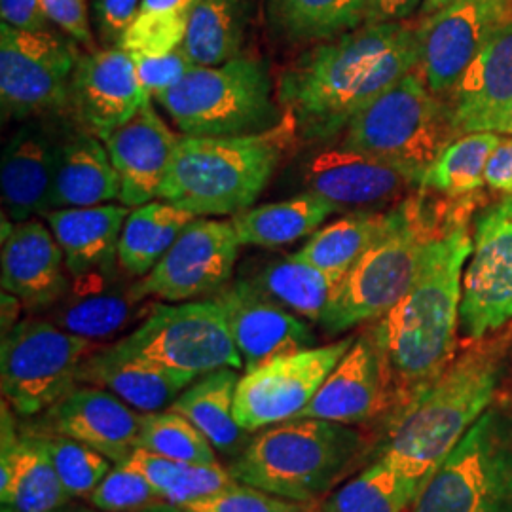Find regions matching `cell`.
Returning <instances> with one entry per match:
<instances>
[{"label": "cell", "mask_w": 512, "mask_h": 512, "mask_svg": "<svg viewBox=\"0 0 512 512\" xmlns=\"http://www.w3.org/2000/svg\"><path fill=\"white\" fill-rule=\"evenodd\" d=\"M454 139L446 103L427 88L420 69L382 93L342 135L344 145L403 169L420 184Z\"/></svg>", "instance_id": "8"}, {"label": "cell", "mask_w": 512, "mask_h": 512, "mask_svg": "<svg viewBox=\"0 0 512 512\" xmlns=\"http://www.w3.org/2000/svg\"><path fill=\"white\" fill-rule=\"evenodd\" d=\"M476 203L475 194L454 200L448 219L425 249L416 281L368 329L384 368L389 421L435 384L458 355L463 275L473 251L469 228Z\"/></svg>", "instance_id": "1"}, {"label": "cell", "mask_w": 512, "mask_h": 512, "mask_svg": "<svg viewBox=\"0 0 512 512\" xmlns=\"http://www.w3.org/2000/svg\"><path fill=\"white\" fill-rule=\"evenodd\" d=\"M57 512H105L99 511V509H95L92 505H82V503H67L63 509H59Z\"/></svg>", "instance_id": "55"}, {"label": "cell", "mask_w": 512, "mask_h": 512, "mask_svg": "<svg viewBox=\"0 0 512 512\" xmlns=\"http://www.w3.org/2000/svg\"><path fill=\"white\" fill-rule=\"evenodd\" d=\"M294 137L298 133L287 114L279 126L262 133L232 137L179 135L160 200L196 217L243 213L266 190Z\"/></svg>", "instance_id": "4"}, {"label": "cell", "mask_w": 512, "mask_h": 512, "mask_svg": "<svg viewBox=\"0 0 512 512\" xmlns=\"http://www.w3.org/2000/svg\"><path fill=\"white\" fill-rule=\"evenodd\" d=\"M190 376L165 370L110 346L95 349L78 372V384L107 389L141 414L171 408L188 385Z\"/></svg>", "instance_id": "27"}, {"label": "cell", "mask_w": 512, "mask_h": 512, "mask_svg": "<svg viewBox=\"0 0 512 512\" xmlns=\"http://www.w3.org/2000/svg\"><path fill=\"white\" fill-rule=\"evenodd\" d=\"M448 2H452V0H423L420 8L421 18H427V16L435 14L442 6H446Z\"/></svg>", "instance_id": "54"}, {"label": "cell", "mask_w": 512, "mask_h": 512, "mask_svg": "<svg viewBox=\"0 0 512 512\" xmlns=\"http://www.w3.org/2000/svg\"><path fill=\"white\" fill-rule=\"evenodd\" d=\"M59 139L54 129L33 118L6 143L0 165V186L2 203L12 222H25L52 211Z\"/></svg>", "instance_id": "25"}, {"label": "cell", "mask_w": 512, "mask_h": 512, "mask_svg": "<svg viewBox=\"0 0 512 512\" xmlns=\"http://www.w3.org/2000/svg\"><path fill=\"white\" fill-rule=\"evenodd\" d=\"M243 279L294 315L321 323L338 281L296 255L275 256L245 268Z\"/></svg>", "instance_id": "32"}, {"label": "cell", "mask_w": 512, "mask_h": 512, "mask_svg": "<svg viewBox=\"0 0 512 512\" xmlns=\"http://www.w3.org/2000/svg\"><path fill=\"white\" fill-rule=\"evenodd\" d=\"M38 420L29 425V433L78 440L114 465H122L139 448L143 414L107 389L78 384Z\"/></svg>", "instance_id": "19"}, {"label": "cell", "mask_w": 512, "mask_h": 512, "mask_svg": "<svg viewBox=\"0 0 512 512\" xmlns=\"http://www.w3.org/2000/svg\"><path fill=\"white\" fill-rule=\"evenodd\" d=\"M471 236L459 330L480 340L512 321V194L476 215Z\"/></svg>", "instance_id": "13"}, {"label": "cell", "mask_w": 512, "mask_h": 512, "mask_svg": "<svg viewBox=\"0 0 512 512\" xmlns=\"http://www.w3.org/2000/svg\"><path fill=\"white\" fill-rule=\"evenodd\" d=\"M241 241L232 220L198 217L162 260L137 281L139 293L167 304L219 294L232 279Z\"/></svg>", "instance_id": "15"}, {"label": "cell", "mask_w": 512, "mask_h": 512, "mask_svg": "<svg viewBox=\"0 0 512 512\" xmlns=\"http://www.w3.org/2000/svg\"><path fill=\"white\" fill-rule=\"evenodd\" d=\"M12 412L8 403H2V507L16 512H57L73 499L65 492L40 440L23 431L18 433Z\"/></svg>", "instance_id": "26"}, {"label": "cell", "mask_w": 512, "mask_h": 512, "mask_svg": "<svg viewBox=\"0 0 512 512\" xmlns=\"http://www.w3.org/2000/svg\"><path fill=\"white\" fill-rule=\"evenodd\" d=\"M389 416L380 355L366 330L334 366L329 378L298 418L334 421L342 425H366Z\"/></svg>", "instance_id": "24"}, {"label": "cell", "mask_w": 512, "mask_h": 512, "mask_svg": "<svg viewBox=\"0 0 512 512\" xmlns=\"http://www.w3.org/2000/svg\"><path fill=\"white\" fill-rule=\"evenodd\" d=\"M50 21L76 44L95 50L86 0H42Z\"/></svg>", "instance_id": "47"}, {"label": "cell", "mask_w": 512, "mask_h": 512, "mask_svg": "<svg viewBox=\"0 0 512 512\" xmlns=\"http://www.w3.org/2000/svg\"><path fill=\"white\" fill-rule=\"evenodd\" d=\"M236 368H220L188 385L171 410L192 421L222 456L238 458L251 440L236 420Z\"/></svg>", "instance_id": "31"}, {"label": "cell", "mask_w": 512, "mask_h": 512, "mask_svg": "<svg viewBox=\"0 0 512 512\" xmlns=\"http://www.w3.org/2000/svg\"><path fill=\"white\" fill-rule=\"evenodd\" d=\"M420 69L427 88L444 99L492 38L512 23V0H452L421 18Z\"/></svg>", "instance_id": "16"}, {"label": "cell", "mask_w": 512, "mask_h": 512, "mask_svg": "<svg viewBox=\"0 0 512 512\" xmlns=\"http://www.w3.org/2000/svg\"><path fill=\"white\" fill-rule=\"evenodd\" d=\"M148 101L129 52L114 46L80 55L67 105L80 128L101 137L128 122Z\"/></svg>", "instance_id": "20"}, {"label": "cell", "mask_w": 512, "mask_h": 512, "mask_svg": "<svg viewBox=\"0 0 512 512\" xmlns=\"http://www.w3.org/2000/svg\"><path fill=\"white\" fill-rule=\"evenodd\" d=\"M353 342L355 338L349 336L329 346L279 357L245 372L236 389L239 425L247 433H258L277 423L296 420Z\"/></svg>", "instance_id": "14"}, {"label": "cell", "mask_w": 512, "mask_h": 512, "mask_svg": "<svg viewBox=\"0 0 512 512\" xmlns=\"http://www.w3.org/2000/svg\"><path fill=\"white\" fill-rule=\"evenodd\" d=\"M2 23L27 31H44L50 25L42 0H0Z\"/></svg>", "instance_id": "48"}, {"label": "cell", "mask_w": 512, "mask_h": 512, "mask_svg": "<svg viewBox=\"0 0 512 512\" xmlns=\"http://www.w3.org/2000/svg\"><path fill=\"white\" fill-rule=\"evenodd\" d=\"M478 131H492V133H499V135H512V103L501 110H497L494 114H490L488 118L476 122L469 133H478Z\"/></svg>", "instance_id": "52"}, {"label": "cell", "mask_w": 512, "mask_h": 512, "mask_svg": "<svg viewBox=\"0 0 512 512\" xmlns=\"http://www.w3.org/2000/svg\"><path fill=\"white\" fill-rule=\"evenodd\" d=\"M135 512H190L186 511L181 505H173V503H167V501H156L152 505H148L145 509Z\"/></svg>", "instance_id": "53"}, {"label": "cell", "mask_w": 512, "mask_h": 512, "mask_svg": "<svg viewBox=\"0 0 512 512\" xmlns=\"http://www.w3.org/2000/svg\"><path fill=\"white\" fill-rule=\"evenodd\" d=\"M120 200V177L103 141L80 128L59 139L52 209L93 207Z\"/></svg>", "instance_id": "29"}, {"label": "cell", "mask_w": 512, "mask_h": 512, "mask_svg": "<svg viewBox=\"0 0 512 512\" xmlns=\"http://www.w3.org/2000/svg\"><path fill=\"white\" fill-rule=\"evenodd\" d=\"M139 448L160 458L184 463L215 465L217 450L203 437L202 431L183 414L167 408L162 412L143 414Z\"/></svg>", "instance_id": "41"}, {"label": "cell", "mask_w": 512, "mask_h": 512, "mask_svg": "<svg viewBox=\"0 0 512 512\" xmlns=\"http://www.w3.org/2000/svg\"><path fill=\"white\" fill-rule=\"evenodd\" d=\"M389 220L391 209L355 211L311 234L296 255L340 283L370 245L384 234Z\"/></svg>", "instance_id": "38"}, {"label": "cell", "mask_w": 512, "mask_h": 512, "mask_svg": "<svg viewBox=\"0 0 512 512\" xmlns=\"http://www.w3.org/2000/svg\"><path fill=\"white\" fill-rule=\"evenodd\" d=\"M334 213L338 209L321 196L300 192L281 202L251 207L234 215L232 222L241 245L277 249L315 234Z\"/></svg>", "instance_id": "33"}, {"label": "cell", "mask_w": 512, "mask_h": 512, "mask_svg": "<svg viewBox=\"0 0 512 512\" xmlns=\"http://www.w3.org/2000/svg\"><path fill=\"white\" fill-rule=\"evenodd\" d=\"M226 313L245 372L279 357L315 348L310 325L239 277L213 296Z\"/></svg>", "instance_id": "21"}, {"label": "cell", "mask_w": 512, "mask_h": 512, "mask_svg": "<svg viewBox=\"0 0 512 512\" xmlns=\"http://www.w3.org/2000/svg\"><path fill=\"white\" fill-rule=\"evenodd\" d=\"M423 4V0H370L366 23L406 21Z\"/></svg>", "instance_id": "51"}, {"label": "cell", "mask_w": 512, "mask_h": 512, "mask_svg": "<svg viewBox=\"0 0 512 512\" xmlns=\"http://www.w3.org/2000/svg\"><path fill=\"white\" fill-rule=\"evenodd\" d=\"M101 344L33 315L4 332L0 385L4 403L19 418H37L78 385L84 361Z\"/></svg>", "instance_id": "10"}, {"label": "cell", "mask_w": 512, "mask_h": 512, "mask_svg": "<svg viewBox=\"0 0 512 512\" xmlns=\"http://www.w3.org/2000/svg\"><path fill=\"white\" fill-rule=\"evenodd\" d=\"M181 507L190 512H310L306 503L287 501L241 482Z\"/></svg>", "instance_id": "44"}, {"label": "cell", "mask_w": 512, "mask_h": 512, "mask_svg": "<svg viewBox=\"0 0 512 512\" xmlns=\"http://www.w3.org/2000/svg\"><path fill=\"white\" fill-rule=\"evenodd\" d=\"M71 275L50 226L12 222L2 238V291L40 315L65 293Z\"/></svg>", "instance_id": "23"}, {"label": "cell", "mask_w": 512, "mask_h": 512, "mask_svg": "<svg viewBox=\"0 0 512 512\" xmlns=\"http://www.w3.org/2000/svg\"><path fill=\"white\" fill-rule=\"evenodd\" d=\"M418 67V27L365 23L300 55L281 74L277 101L302 139L323 145Z\"/></svg>", "instance_id": "2"}, {"label": "cell", "mask_w": 512, "mask_h": 512, "mask_svg": "<svg viewBox=\"0 0 512 512\" xmlns=\"http://www.w3.org/2000/svg\"><path fill=\"white\" fill-rule=\"evenodd\" d=\"M298 181L304 192L321 196L338 211L395 207L420 190V183L403 169L342 141L306 156L298 167Z\"/></svg>", "instance_id": "17"}, {"label": "cell", "mask_w": 512, "mask_h": 512, "mask_svg": "<svg viewBox=\"0 0 512 512\" xmlns=\"http://www.w3.org/2000/svg\"><path fill=\"white\" fill-rule=\"evenodd\" d=\"M40 440L44 450L54 463L65 492L71 499H88L97 484L105 478L114 463L103 454L78 440L50 435V433H29Z\"/></svg>", "instance_id": "42"}, {"label": "cell", "mask_w": 512, "mask_h": 512, "mask_svg": "<svg viewBox=\"0 0 512 512\" xmlns=\"http://www.w3.org/2000/svg\"><path fill=\"white\" fill-rule=\"evenodd\" d=\"M501 135L492 131L467 133L454 139L421 177V188L459 200L476 194L486 184V164Z\"/></svg>", "instance_id": "39"}, {"label": "cell", "mask_w": 512, "mask_h": 512, "mask_svg": "<svg viewBox=\"0 0 512 512\" xmlns=\"http://www.w3.org/2000/svg\"><path fill=\"white\" fill-rule=\"evenodd\" d=\"M202 0H141L137 16L158 19L179 29H188V19Z\"/></svg>", "instance_id": "49"}, {"label": "cell", "mask_w": 512, "mask_h": 512, "mask_svg": "<svg viewBox=\"0 0 512 512\" xmlns=\"http://www.w3.org/2000/svg\"><path fill=\"white\" fill-rule=\"evenodd\" d=\"M370 0H266L275 35L291 42L342 37L365 25Z\"/></svg>", "instance_id": "35"}, {"label": "cell", "mask_w": 512, "mask_h": 512, "mask_svg": "<svg viewBox=\"0 0 512 512\" xmlns=\"http://www.w3.org/2000/svg\"><path fill=\"white\" fill-rule=\"evenodd\" d=\"M452 207L454 200L431 198L423 188L391 207L389 226L336 285L319 325L342 334L384 317L416 281L425 249Z\"/></svg>", "instance_id": "5"}, {"label": "cell", "mask_w": 512, "mask_h": 512, "mask_svg": "<svg viewBox=\"0 0 512 512\" xmlns=\"http://www.w3.org/2000/svg\"><path fill=\"white\" fill-rule=\"evenodd\" d=\"M86 501L99 511L135 512L162 499L141 473L114 465Z\"/></svg>", "instance_id": "43"}, {"label": "cell", "mask_w": 512, "mask_h": 512, "mask_svg": "<svg viewBox=\"0 0 512 512\" xmlns=\"http://www.w3.org/2000/svg\"><path fill=\"white\" fill-rule=\"evenodd\" d=\"M0 512H16V511H12V509H8V507H2V511Z\"/></svg>", "instance_id": "56"}, {"label": "cell", "mask_w": 512, "mask_h": 512, "mask_svg": "<svg viewBox=\"0 0 512 512\" xmlns=\"http://www.w3.org/2000/svg\"><path fill=\"white\" fill-rule=\"evenodd\" d=\"M423 488L425 482L378 456L365 471L330 492L315 512H406Z\"/></svg>", "instance_id": "37"}, {"label": "cell", "mask_w": 512, "mask_h": 512, "mask_svg": "<svg viewBox=\"0 0 512 512\" xmlns=\"http://www.w3.org/2000/svg\"><path fill=\"white\" fill-rule=\"evenodd\" d=\"M137 281L120 264L71 275L65 293L40 317L97 344L109 342L129 327H139L158 304L139 293Z\"/></svg>", "instance_id": "18"}, {"label": "cell", "mask_w": 512, "mask_h": 512, "mask_svg": "<svg viewBox=\"0 0 512 512\" xmlns=\"http://www.w3.org/2000/svg\"><path fill=\"white\" fill-rule=\"evenodd\" d=\"M128 205L52 209L44 215L65 255L69 275L118 264V241L129 217Z\"/></svg>", "instance_id": "30"}, {"label": "cell", "mask_w": 512, "mask_h": 512, "mask_svg": "<svg viewBox=\"0 0 512 512\" xmlns=\"http://www.w3.org/2000/svg\"><path fill=\"white\" fill-rule=\"evenodd\" d=\"M120 177V202L141 207L160 198L171 169L179 135L167 128L152 99L128 122L99 137Z\"/></svg>", "instance_id": "22"}, {"label": "cell", "mask_w": 512, "mask_h": 512, "mask_svg": "<svg viewBox=\"0 0 512 512\" xmlns=\"http://www.w3.org/2000/svg\"><path fill=\"white\" fill-rule=\"evenodd\" d=\"M264 61L239 55L215 67H194L156 101L183 135L232 137L275 128L285 114Z\"/></svg>", "instance_id": "7"}, {"label": "cell", "mask_w": 512, "mask_h": 512, "mask_svg": "<svg viewBox=\"0 0 512 512\" xmlns=\"http://www.w3.org/2000/svg\"><path fill=\"white\" fill-rule=\"evenodd\" d=\"M112 346L194 380L220 368H243L226 313L215 298L158 302L139 327Z\"/></svg>", "instance_id": "11"}, {"label": "cell", "mask_w": 512, "mask_h": 512, "mask_svg": "<svg viewBox=\"0 0 512 512\" xmlns=\"http://www.w3.org/2000/svg\"><path fill=\"white\" fill-rule=\"evenodd\" d=\"M139 8L141 0H93V18L103 48L120 46Z\"/></svg>", "instance_id": "46"}, {"label": "cell", "mask_w": 512, "mask_h": 512, "mask_svg": "<svg viewBox=\"0 0 512 512\" xmlns=\"http://www.w3.org/2000/svg\"><path fill=\"white\" fill-rule=\"evenodd\" d=\"M456 139L512 103V23L501 29L444 97Z\"/></svg>", "instance_id": "28"}, {"label": "cell", "mask_w": 512, "mask_h": 512, "mask_svg": "<svg viewBox=\"0 0 512 512\" xmlns=\"http://www.w3.org/2000/svg\"><path fill=\"white\" fill-rule=\"evenodd\" d=\"M255 0H202L188 19L183 48L198 67H215L241 55Z\"/></svg>", "instance_id": "34"}, {"label": "cell", "mask_w": 512, "mask_h": 512, "mask_svg": "<svg viewBox=\"0 0 512 512\" xmlns=\"http://www.w3.org/2000/svg\"><path fill=\"white\" fill-rule=\"evenodd\" d=\"M80 59L71 37L0 25V103L4 118L33 120L69 105L74 67Z\"/></svg>", "instance_id": "12"}, {"label": "cell", "mask_w": 512, "mask_h": 512, "mask_svg": "<svg viewBox=\"0 0 512 512\" xmlns=\"http://www.w3.org/2000/svg\"><path fill=\"white\" fill-rule=\"evenodd\" d=\"M471 342L435 384L387 423L380 458L425 484L492 406L507 368L509 332Z\"/></svg>", "instance_id": "3"}, {"label": "cell", "mask_w": 512, "mask_h": 512, "mask_svg": "<svg viewBox=\"0 0 512 512\" xmlns=\"http://www.w3.org/2000/svg\"><path fill=\"white\" fill-rule=\"evenodd\" d=\"M122 465L145 476L158 497L173 505H184L238 484L230 469L220 467V463H184L154 456L141 448H137Z\"/></svg>", "instance_id": "40"}, {"label": "cell", "mask_w": 512, "mask_h": 512, "mask_svg": "<svg viewBox=\"0 0 512 512\" xmlns=\"http://www.w3.org/2000/svg\"><path fill=\"white\" fill-rule=\"evenodd\" d=\"M194 219L198 217L167 202L145 203L133 209L118 241L120 268L131 277H145Z\"/></svg>", "instance_id": "36"}, {"label": "cell", "mask_w": 512, "mask_h": 512, "mask_svg": "<svg viewBox=\"0 0 512 512\" xmlns=\"http://www.w3.org/2000/svg\"><path fill=\"white\" fill-rule=\"evenodd\" d=\"M139 82L147 90L150 99L156 93L165 92L179 84L186 74L198 67L183 46L162 55L131 54Z\"/></svg>", "instance_id": "45"}, {"label": "cell", "mask_w": 512, "mask_h": 512, "mask_svg": "<svg viewBox=\"0 0 512 512\" xmlns=\"http://www.w3.org/2000/svg\"><path fill=\"white\" fill-rule=\"evenodd\" d=\"M406 512H512V418L490 406Z\"/></svg>", "instance_id": "9"}, {"label": "cell", "mask_w": 512, "mask_h": 512, "mask_svg": "<svg viewBox=\"0 0 512 512\" xmlns=\"http://www.w3.org/2000/svg\"><path fill=\"white\" fill-rule=\"evenodd\" d=\"M365 450L363 433L349 425L296 418L258 431L232 459L230 473L241 484L308 505L329 494Z\"/></svg>", "instance_id": "6"}, {"label": "cell", "mask_w": 512, "mask_h": 512, "mask_svg": "<svg viewBox=\"0 0 512 512\" xmlns=\"http://www.w3.org/2000/svg\"><path fill=\"white\" fill-rule=\"evenodd\" d=\"M486 186L512 194V135L501 137L486 164Z\"/></svg>", "instance_id": "50"}]
</instances>
